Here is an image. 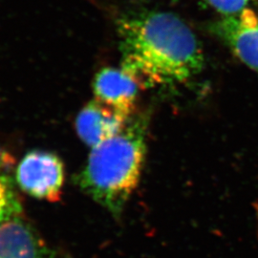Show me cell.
<instances>
[{
  "instance_id": "obj_1",
  "label": "cell",
  "mask_w": 258,
  "mask_h": 258,
  "mask_svg": "<svg viewBox=\"0 0 258 258\" xmlns=\"http://www.w3.org/2000/svg\"><path fill=\"white\" fill-rule=\"evenodd\" d=\"M122 66L148 87L187 83L205 65L203 49L183 19L165 11H146L118 23Z\"/></svg>"
},
{
  "instance_id": "obj_2",
  "label": "cell",
  "mask_w": 258,
  "mask_h": 258,
  "mask_svg": "<svg viewBox=\"0 0 258 258\" xmlns=\"http://www.w3.org/2000/svg\"><path fill=\"white\" fill-rule=\"evenodd\" d=\"M147 153L142 121H128L118 134L92 148L78 182L83 191L115 216L136 189Z\"/></svg>"
},
{
  "instance_id": "obj_3",
  "label": "cell",
  "mask_w": 258,
  "mask_h": 258,
  "mask_svg": "<svg viewBox=\"0 0 258 258\" xmlns=\"http://www.w3.org/2000/svg\"><path fill=\"white\" fill-rule=\"evenodd\" d=\"M19 185L26 194L48 202H56L64 183V167L58 157L46 151L29 152L17 170Z\"/></svg>"
},
{
  "instance_id": "obj_4",
  "label": "cell",
  "mask_w": 258,
  "mask_h": 258,
  "mask_svg": "<svg viewBox=\"0 0 258 258\" xmlns=\"http://www.w3.org/2000/svg\"><path fill=\"white\" fill-rule=\"evenodd\" d=\"M216 32L240 60L258 76V6L223 17Z\"/></svg>"
},
{
  "instance_id": "obj_5",
  "label": "cell",
  "mask_w": 258,
  "mask_h": 258,
  "mask_svg": "<svg viewBox=\"0 0 258 258\" xmlns=\"http://www.w3.org/2000/svg\"><path fill=\"white\" fill-rule=\"evenodd\" d=\"M140 83L123 68H104L94 81L96 100L129 118L135 105Z\"/></svg>"
},
{
  "instance_id": "obj_6",
  "label": "cell",
  "mask_w": 258,
  "mask_h": 258,
  "mask_svg": "<svg viewBox=\"0 0 258 258\" xmlns=\"http://www.w3.org/2000/svg\"><path fill=\"white\" fill-rule=\"evenodd\" d=\"M128 120L108 105L95 100L80 112L76 128L83 143L93 148L118 134Z\"/></svg>"
},
{
  "instance_id": "obj_7",
  "label": "cell",
  "mask_w": 258,
  "mask_h": 258,
  "mask_svg": "<svg viewBox=\"0 0 258 258\" xmlns=\"http://www.w3.org/2000/svg\"><path fill=\"white\" fill-rule=\"evenodd\" d=\"M0 258H46L37 233L19 216L0 224Z\"/></svg>"
},
{
  "instance_id": "obj_8",
  "label": "cell",
  "mask_w": 258,
  "mask_h": 258,
  "mask_svg": "<svg viewBox=\"0 0 258 258\" xmlns=\"http://www.w3.org/2000/svg\"><path fill=\"white\" fill-rule=\"evenodd\" d=\"M20 204L12 183L0 167V224L19 216Z\"/></svg>"
},
{
  "instance_id": "obj_9",
  "label": "cell",
  "mask_w": 258,
  "mask_h": 258,
  "mask_svg": "<svg viewBox=\"0 0 258 258\" xmlns=\"http://www.w3.org/2000/svg\"><path fill=\"white\" fill-rule=\"evenodd\" d=\"M215 11L229 17L242 13L245 10L258 6V0H206Z\"/></svg>"
}]
</instances>
